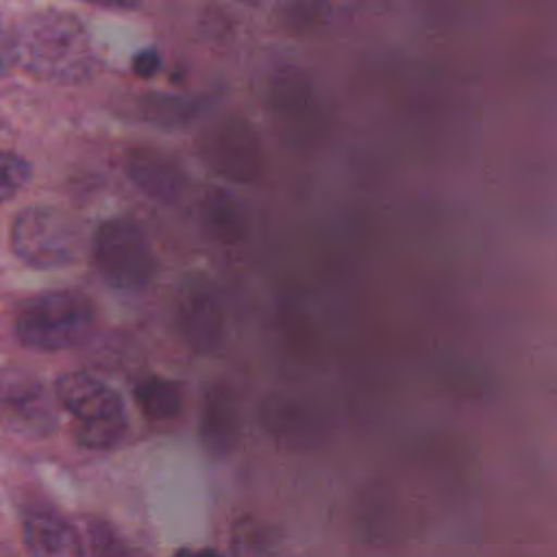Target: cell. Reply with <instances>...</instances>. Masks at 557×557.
I'll return each instance as SVG.
<instances>
[{
    "instance_id": "cell-14",
    "label": "cell",
    "mask_w": 557,
    "mask_h": 557,
    "mask_svg": "<svg viewBox=\"0 0 557 557\" xmlns=\"http://www.w3.org/2000/svg\"><path fill=\"white\" fill-rule=\"evenodd\" d=\"M81 537H83V557H131L117 531L100 518H85Z\"/></svg>"
},
{
    "instance_id": "cell-17",
    "label": "cell",
    "mask_w": 557,
    "mask_h": 557,
    "mask_svg": "<svg viewBox=\"0 0 557 557\" xmlns=\"http://www.w3.org/2000/svg\"><path fill=\"white\" fill-rule=\"evenodd\" d=\"M11 61H13L11 44H9V37L2 33V26H0V72H4Z\"/></svg>"
},
{
    "instance_id": "cell-16",
    "label": "cell",
    "mask_w": 557,
    "mask_h": 557,
    "mask_svg": "<svg viewBox=\"0 0 557 557\" xmlns=\"http://www.w3.org/2000/svg\"><path fill=\"white\" fill-rule=\"evenodd\" d=\"M133 72L137 74V76H141V78H150L152 74H157L159 72V65H161V57H159V52L157 50H152V48H148V50H141V52H137L135 57H133Z\"/></svg>"
},
{
    "instance_id": "cell-4",
    "label": "cell",
    "mask_w": 557,
    "mask_h": 557,
    "mask_svg": "<svg viewBox=\"0 0 557 557\" xmlns=\"http://www.w3.org/2000/svg\"><path fill=\"white\" fill-rule=\"evenodd\" d=\"M83 246L85 237L76 218L57 207H26L11 226V250L30 268L70 265L83 255Z\"/></svg>"
},
{
    "instance_id": "cell-9",
    "label": "cell",
    "mask_w": 557,
    "mask_h": 557,
    "mask_svg": "<svg viewBox=\"0 0 557 557\" xmlns=\"http://www.w3.org/2000/svg\"><path fill=\"white\" fill-rule=\"evenodd\" d=\"M22 540L28 557H83L81 529L48 505L24 511Z\"/></svg>"
},
{
    "instance_id": "cell-5",
    "label": "cell",
    "mask_w": 557,
    "mask_h": 557,
    "mask_svg": "<svg viewBox=\"0 0 557 557\" xmlns=\"http://www.w3.org/2000/svg\"><path fill=\"white\" fill-rule=\"evenodd\" d=\"M91 255L102 281L117 289H139L154 274V252L146 231L124 215L98 226Z\"/></svg>"
},
{
    "instance_id": "cell-15",
    "label": "cell",
    "mask_w": 557,
    "mask_h": 557,
    "mask_svg": "<svg viewBox=\"0 0 557 557\" xmlns=\"http://www.w3.org/2000/svg\"><path fill=\"white\" fill-rule=\"evenodd\" d=\"M33 168L30 163L11 150H0V202L13 198L28 181Z\"/></svg>"
},
{
    "instance_id": "cell-7",
    "label": "cell",
    "mask_w": 557,
    "mask_h": 557,
    "mask_svg": "<svg viewBox=\"0 0 557 557\" xmlns=\"http://www.w3.org/2000/svg\"><path fill=\"white\" fill-rule=\"evenodd\" d=\"M205 163L233 183H252L263 172V152L252 126L242 117H224L200 137Z\"/></svg>"
},
{
    "instance_id": "cell-6",
    "label": "cell",
    "mask_w": 557,
    "mask_h": 557,
    "mask_svg": "<svg viewBox=\"0 0 557 557\" xmlns=\"http://www.w3.org/2000/svg\"><path fill=\"white\" fill-rule=\"evenodd\" d=\"M0 426L20 437H48L57 429V407L33 372L0 368Z\"/></svg>"
},
{
    "instance_id": "cell-10",
    "label": "cell",
    "mask_w": 557,
    "mask_h": 557,
    "mask_svg": "<svg viewBox=\"0 0 557 557\" xmlns=\"http://www.w3.org/2000/svg\"><path fill=\"white\" fill-rule=\"evenodd\" d=\"M126 172L139 191L161 202L176 200L185 185L178 163L163 150L150 146H137L126 154Z\"/></svg>"
},
{
    "instance_id": "cell-8",
    "label": "cell",
    "mask_w": 557,
    "mask_h": 557,
    "mask_svg": "<svg viewBox=\"0 0 557 557\" xmlns=\"http://www.w3.org/2000/svg\"><path fill=\"white\" fill-rule=\"evenodd\" d=\"M176 320L185 342L198 352H213L224 339V311L202 278H187L176 292Z\"/></svg>"
},
{
    "instance_id": "cell-2",
    "label": "cell",
    "mask_w": 557,
    "mask_h": 557,
    "mask_svg": "<svg viewBox=\"0 0 557 557\" xmlns=\"http://www.w3.org/2000/svg\"><path fill=\"white\" fill-rule=\"evenodd\" d=\"M96 322L94 302L74 289H57L28 298L15 315L17 339L33 350H67L87 339Z\"/></svg>"
},
{
    "instance_id": "cell-1",
    "label": "cell",
    "mask_w": 557,
    "mask_h": 557,
    "mask_svg": "<svg viewBox=\"0 0 557 557\" xmlns=\"http://www.w3.org/2000/svg\"><path fill=\"white\" fill-rule=\"evenodd\" d=\"M9 44L13 61L41 81L76 83L94 67L89 33L70 11L44 9L22 17Z\"/></svg>"
},
{
    "instance_id": "cell-19",
    "label": "cell",
    "mask_w": 557,
    "mask_h": 557,
    "mask_svg": "<svg viewBox=\"0 0 557 557\" xmlns=\"http://www.w3.org/2000/svg\"><path fill=\"white\" fill-rule=\"evenodd\" d=\"M0 557H15L7 546H0Z\"/></svg>"
},
{
    "instance_id": "cell-11",
    "label": "cell",
    "mask_w": 557,
    "mask_h": 557,
    "mask_svg": "<svg viewBox=\"0 0 557 557\" xmlns=\"http://www.w3.org/2000/svg\"><path fill=\"white\" fill-rule=\"evenodd\" d=\"M239 413L237 403L228 387L213 385L202 400L200 413V437L207 450L213 455H226L237 444Z\"/></svg>"
},
{
    "instance_id": "cell-18",
    "label": "cell",
    "mask_w": 557,
    "mask_h": 557,
    "mask_svg": "<svg viewBox=\"0 0 557 557\" xmlns=\"http://www.w3.org/2000/svg\"><path fill=\"white\" fill-rule=\"evenodd\" d=\"M174 557H220L213 548H181Z\"/></svg>"
},
{
    "instance_id": "cell-3",
    "label": "cell",
    "mask_w": 557,
    "mask_h": 557,
    "mask_svg": "<svg viewBox=\"0 0 557 557\" xmlns=\"http://www.w3.org/2000/svg\"><path fill=\"white\" fill-rule=\"evenodd\" d=\"M57 400L74 418V437L83 448H113L126 431L120 394L87 372L61 374L54 383Z\"/></svg>"
},
{
    "instance_id": "cell-13",
    "label": "cell",
    "mask_w": 557,
    "mask_h": 557,
    "mask_svg": "<svg viewBox=\"0 0 557 557\" xmlns=\"http://www.w3.org/2000/svg\"><path fill=\"white\" fill-rule=\"evenodd\" d=\"M202 218L209 233L222 244H237L246 235L244 218L231 196L211 191L202 205Z\"/></svg>"
},
{
    "instance_id": "cell-12",
    "label": "cell",
    "mask_w": 557,
    "mask_h": 557,
    "mask_svg": "<svg viewBox=\"0 0 557 557\" xmlns=\"http://www.w3.org/2000/svg\"><path fill=\"white\" fill-rule=\"evenodd\" d=\"M135 403L148 420L165 422L181 413L183 389L165 376H146L135 387Z\"/></svg>"
}]
</instances>
